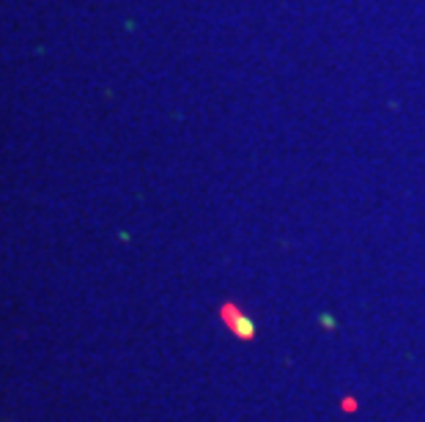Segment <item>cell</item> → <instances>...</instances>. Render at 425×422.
<instances>
[{"label": "cell", "instance_id": "obj_1", "mask_svg": "<svg viewBox=\"0 0 425 422\" xmlns=\"http://www.w3.org/2000/svg\"><path fill=\"white\" fill-rule=\"evenodd\" d=\"M223 318H225V324H231V329L236 332L239 337H250L252 334V324L239 313L234 305H225L223 307Z\"/></svg>", "mask_w": 425, "mask_h": 422}]
</instances>
